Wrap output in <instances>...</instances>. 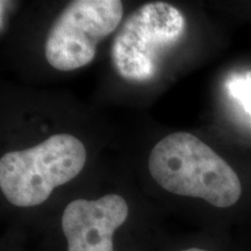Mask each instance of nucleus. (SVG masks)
I'll use <instances>...</instances> for the list:
<instances>
[{
    "mask_svg": "<svg viewBox=\"0 0 251 251\" xmlns=\"http://www.w3.org/2000/svg\"><path fill=\"white\" fill-rule=\"evenodd\" d=\"M149 171L166 192L203 200L227 209L242 196V184L231 166L197 136L178 131L153 147Z\"/></svg>",
    "mask_w": 251,
    "mask_h": 251,
    "instance_id": "obj_1",
    "label": "nucleus"
},
{
    "mask_svg": "<svg viewBox=\"0 0 251 251\" xmlns=\"http://www.w3.org/2000/svg\"><path fill=\"white\" fill-rule=\"evenodd\" d=\"M86 157L84 144L70 134L52 135L33 148L5 153L0 159L1 192L17 208H35L80 174Z\"/></svg>",
    "mask_w": 251,
    "mask_h": 251,
    "instance_id": "obj_2",
    "label": "nucleus"
},
{
    "mask_svg": "<svg viewBox=\"0 0 251 251\" xmlns=\"http://www.w3.org/2000/svg\"><path fill=\"white\" fill-rule=\"evenodd\" d=\"M185 19L168 2L142 5L128 15L112 46V62L124 79L152 80L166 52L184 35Z\"/></svg>",
    "mask_w": 251,
    "mask_h": 251,
    "instance_id": "obj_3",
    "label": "nucleus"
},
{
    "mask_svg": "<svg viewBox=\"0 0 251 251\" xmlns=\"http://www.w3.org/2000/svg\"><path fill=\"white\" fill-rule=\"evenodd\" d=\"M119 0H76L69 4L50 28L46 58L59 71H72L93 61L100 41L121 23Z\"/></svg>",
    "mask_w": 251,
    "mask_h": 251,
    "instance_id": "obj_4",
    "label": "nucleus"
},
{
    "mask_svg": "<svg viewBox=\"0 0 251 251\" xmlns=\"http://www.w3.org/2000/svg\"><path fill=\"white\" fill-rule=\"evenodd\" d=\"M130 215L129 203L117 193L71 200L58 219L62 251H120L119 234Z\"/></svg>",
    "mask_w": 251,
    "mask_h": 251,
    "instance_id": "obj_5",
    "label": "nucleus"
},
{
    "mask_svg": "<svg viewBox=\"0 0 251 251\" xmlns=\"http://www.w3.org/2000/svg\"><path fill=\"white\" fill-rule=\"evenodd\" d=\"M228 93L236 99L251 117V72L235 75L227 81Z\"/></svg>",
    "mask_w": 251,
    "mask_h": 251,
    "instance_id": "obj_6",
    "label": "nucleus"
},
{
    "mask_svg": "<svg viewBox=\"0 0 251 251\" xmlns=\"http://www.w3.org/2000/svg\"><path fill=\"white\" fill-rule=\"evenodd\" d=\"M172 251H213V250H211L209 248H207V247L199 246V244H190V246L177 248V249H175Z\"/></svg>",
    "mask_w": 251,
    "mask_h": 251,
    "instance_id": "obj_7",
    "label": "nucleus"
}]
</instances>
